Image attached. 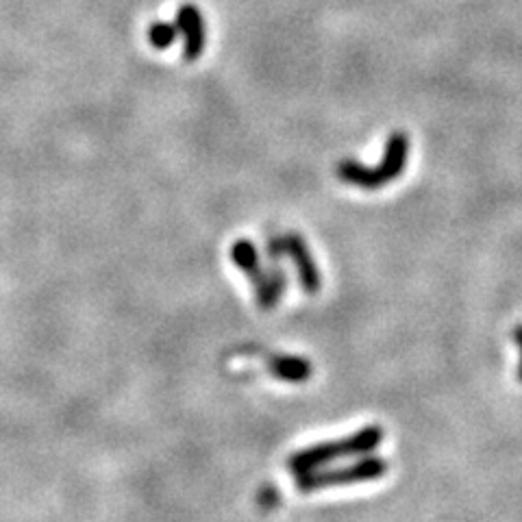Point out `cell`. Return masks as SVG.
Listing matches in <instances>:
<instances>
[{"label":"cell","mask_w":522,"mask_h":522,"mask_svg":"<svg viewBox=\"0 0 522 522\" xmlns=\"http://www.w3.org/2000/svg\"><path fill=\"white\" fill-rule=\"evenodd\" d=\"M381 442H383V429L377 425H370L351 435H344V438L318 442L312 446H305L301 451H294L288 457V472L298 477V475H305V472H312L318 468H325L333 462H340V459L370 455L379 449Z\"/></svg>","instance_id":"obj_1"},{"label":"cell","mask_w":522,"mask_h":522,"mask_svg":"<svg viewBox=\"0 0 522 522\" xmlns=\"http://www.w3.org/2000/svg\"><path fill=\"white\" fill-rule=\"evenodd\" d=\"M409 157V138L405 133H392L388 142H385L383 159L377 168H366L355 159H344L338 164V179L355 185L362 190H379L383 185L399 179Z\"/></svg>","instance_id":"obj_2"},{"label":"cell","mask_w":522,"mask_h":522,"mask_svg":"<svg viewBox=\"0 0 522 522\" xmlns=\"http://www.w3.org/2000/svg\"><path fill=\"white\" fill-rule=\"evenodd\" d=\"M388 475V462L375 455H364V459H357L353 464H346L340 468H318L305 475L294 477V488L301 494H314L322 490L348 488L359 486V483H372Z\"/></svg>","instance_id":"obj_3"},{"label":"cell","mask_w":522,"mask_h":522,"mask_svg":"<svg viewBox=\"0 0 522 522\" xmlns=\"http://www.w3.org/2000/svg\"><path fill=\"white\" fill-rule=\"evenodd\" d=\"M231 259L244 275L251 281L255 290V301L261 309H275L285 294V272L275 264L272 268H266L261 264L257 248L251 240H238L231 246Z\"/></svg>","instance_id":"obj_4"},{"label":"cell","mask_w":522,"mask_h":522,"mask_svg":"<svg viewBox=\"0 0 522 522\" xmlns=\"http://www.w3.org/2000/svg\"><path fill=\"white\" fill-rule=\"evenodd\" d=\"M283 257H290L298 283H301V288L307 294L320 292V285H322L320 270L301 235L288 233V235H279V238H272L268 242V259L272 264H279Z\"/></svg>","instance_id":"obj_5"},{"label":"cell","mask_w":522,"mask_h":522,"mask_svg":"<svg viewBox=\"0 0 522 522\" xmlns=\"http://www.w3.org/2000/svg\"><path fill=\"white\" fill-rule=\"evenodd\" d=\"M242 355L259 357L261 364L270 372L272 377L285 381V383H305L307 379H312L314 366L307 362L301 355H288V353H272L266 348L259 346H246L242 348Z\"/></svg>","instance_id":"obj_6"},{"label":"cell","mask_w":522,"mask_h":522,"mask_svg":"<svg viewBox=\"0 0 522 522\" xmlns=\"http://www.w3.org/2000/svg\"><path fill=\"white\" fill-rule=\"evenodd\" d=\"M177 27L183 35L185 61H196L205 51V22L194 5H183L177 14Z\"/></svg>","instance_id":"obj_7"},{"label":"cell","mask_w":522,"mask_h":522,"mask_svg":"<svg viewBox=\"0 0 522 522\" xmlns=\"http://www.w3.org/2000/svg\"><path fill=\"white\" fill-rule=\"evenodd\" d=\"M179 35L181 31L174 22H153L151 29H148V42L157 51H166V48L177 42Z\"/></svg>","instance_id":"obj_8"},{"label":"cell","mask_w":522,"mask_h":522,"mask_svg":"<svg viewBox=\"0 0 522 522\" xmlns=\"http://www.w3.org/2000/svg\"><path fill=\"white\" fill-rule=\"evenodd\" d=\"M514 340L518 344V351H520V366H518V379L522 381V327L514 329Z\"/></svg>","instance_id":"obj_9"}]
</instances>
